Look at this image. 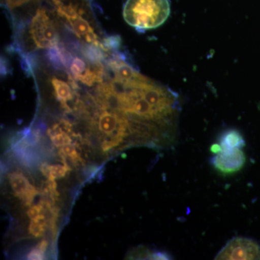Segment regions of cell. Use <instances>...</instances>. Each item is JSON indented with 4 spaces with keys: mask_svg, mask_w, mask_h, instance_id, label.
<instances>
[{
    "mask_svg": "<svg viewBox=\"0 0 260 260\" xmlns=\"http://www.w3.org/2000/svg\"><path fill=\"white\" fill-rule=\"evenodd\" d=\"M121 141L117 139H114V138H111L110 140H107L103 142L102 143V149L104 151H107V150H110L114 147L118 146Z\"/></svg>",
    "mask_w": 260,
    "mask_h": 260,
    "instance_id": "15",
    "label": "cell"
},
{
    "mask_svg": "<svg viewBox=\"0 0 260 260\" xmlns=\"http://www.w3.org/2000/svg\"><path fill=\"white\" fill-rule=\"evenodd\" d=\"M55 5L58 14L66 19L73 28V31L85 42L90 43L96 47H102L98 40L96 34L93 28L80 13L79 8L72 3H66L61 0H53Z\"/></svg>",
    "mask_w": 260,
    "mask_h": 260,
    "instance_id": "3",
    "label": "cell"
},
{
    "mask_svg": "<svg viewBox=\"0 0 260 260\" xmlns=\"http://www.w3.org/2000/svg\"><path fill=\"white\" fill-rule=\"evenodd\" d=\"M8 8L10 9L13 8H18V7L22 6V5L28 3L32 0H5Z\"/></svg>",
    "mask_w": 260,
    "mask_h": 260,
    "instance_id": "18",
    "label": "cell"
},
{
    "mask_svg": "<svg viewBox=\"0 0 260 260\" xmlns=\"http://www.w3.org/2000/svg\"><path fill=\"white\" fill-rule=\"evenodd\" d=\"M215 259H260V246L252 239L244 237L234 238L227 243Z\"/></svg>",
    "mask_w": 260,
    "mask_h": 260,
    "instance_id": "4",
    "label": "cell"
},
{
    "mask_svg": "<svg viewBox=\"0 0 260 260\" xmlns=\"http://www.w3.org/2000/svg\"><path fill=\"white\" fill-rule=\"evenodd\" d=\"M171 13L169 0H126L123 17L126 23L138 30L158 28Z\"/></svg>",
    "mask_w": 260,
    "mask_h": 260,
    "instance_id": "1",
    "label": "cell"
},
{
    "mask_svg": "<svg viewBox=\"0 0 260 260\" xmlns=\"http://www.w3.org/2000/svg\"><path fill=\"white\" fill-rule=\"evenodd\" d=\"M43 206L42 205H34L27 212V215L30 219L37 218L42 214Z\"/></svg>",
    "mask_w": 260,
    "mask_h": 260,
    "instance_id": "17",
    "label": "cell"
},
{
    "mask_svg": "<svg viewBox=\"0 0 260 260\" xmlns=\"http://www.w3.org/2000/svg\"><path fill=\"white\" fill-rule=\"evenodd\" d=\"M53 88L56 99L61 103V107L66 109L67 110H70L68 102H71L73 99V83L69 84L68 82L58 78H54L51 80Z\"/></svg>",
    "mask_w": 260,
    "mask_h": 260,
    "instance_id": "9",
    "label": "cell"
},
{
    "mask_svg": "<svg viewBox=\"0 0 260 260\" xmlns=\"http://www.w3.org/2000/svg\"><path fill=\"white\" fill-rule=\"evenodd\" d=\"M109 67L114 73L113 81L120 85L123 88H132L145 78L133 69L131 65L121 59L110 61Z\"/></svg>",
    "mask_w": 260,
    "mask_h": 260,
    "instance_id": "7",
    "label": "cell"
},
{
    "mask_svg": "<svg viewBox=\"0 0 260 260\" xmlns=\"http://www.w3.org/2000/svg\"><path fill=\"white\" fill-rule=\"evenodd\" d=\"M41 170L48 179L55 180L56 179L64 177L70 169L67 166H61L59 164L50 166L49 164H44L41 167Z\"/></svg>",
    "mask_w": 260,
    "mask_h": 260,
    "instance_id": "11",
    "label": "cell"
},
{
    "mask_svg": "<svg viewBox=\"0 0 260 260\" xmlns=\"http://www.w3.org/2000/svg\"><path fill=\"white\" fill-rule=\"evenodd\" d=\"M98 127L103 134L123 142L127 136L129 124L126 118L118 113L104 111L99 116Z\"/></svg>",
    "mask_w": 260,
    "mask_h": 260,
    "instance_id": "5",
    "label": "cell"
},
{
    "mask_svg": "<svg viewBox=\"0 0 260 260\" xmlns=\"http://www.w3.org/2000/svg\"><path fill=\"white\" fill-rule=\"evenodd\" d=\"M9 181L15 195L25 201L26 205H30L37 196L38 191L30 184L26 177L21 173L13 172L9 175Z\"/></svg>",
    "mask_w": 260,
    "mask_h": 260,
    "instance_id": "8",
    "label": "cell"
},
{
    "mask_svg": "<svg viewBox=\"0 0 260 260\" xmlns=\"http://www.w3.org/2000/svg\"><path fill=\"white\" fill-rule=\"evenodd\" d=\"M61 155H64V156L69 157L73 160H80L81 158H80L79 155L77 153L76 149H75L74 145L73 144H69L64 145L61 147Z\"/></svg>",
    "mask_w": 260,
    "mask_h": 260,
    "instance_id": "14",
    "label": "cell"
},
{
    "mask_svg": "<svg viewBox=\"0 0 260 260\" xmlns=\"http://www.w3.org/2000/svg\"><path fill=\"white\" fill-rule=\"evenodd\" d=\"M220 146L221 150H232L242 149L245 146V141L237 130H229L220 138Z\"/></svg>",
    "mask_w": 260,
    "mask_h": 260,
    "instance_id": "10",
    "label": "cell"
},
{
    "mask_svg": "<svg viewBox=\"0 0 260 260\" xmlns=\"http://www.w3.org/2000/svg\"><path fill=\"white\" fill-rule=\"evenodd\" d=\"M91 67L92 65L87 64L85 59L80 57H75L72 59L70 72L73 76L79 80L80 78L83 77Z\"/></svg>",
    "mask_w": 260,
    "mask_h": 260,
    "instance_id": "12",
    "label": "cell"
},
{
    "mask_svg": "<svg viewBox=\"0 0 260 260\" xmlns=\"http://www.w3.org/2000/svg\"><path fill=\"white\" fill-rule=\"evenodd\" d=\"M246 157L242 149L220 150L212 158L213 167L223 174H233L239 172L244 167Z\"/></svg>",
    "mask_w": 260,
    "mask_h": 260,
    "instance_id": "6",
    "label": "cell"
},
{
    "mask_svg": "<svg viewBox=\"0 0 260 260\" xmlns=\"http://www.w3.org/2000/svg\"><path fill=\"white\" fill-rule=\"evenodd\" d=\"M46 218L43 214L37 218L31 219L29 225V232L34 237L39 238L44 236L46 229Z\"/></svg>",
    "mask_w": 260,
    "mask_h": 260,
    "instance_id": "13",
    "label": "cell"
},
{
    "mask_svg": "<svg viewBox=\"0 0 260 260\" xmlns=\"http://www.w3.org/2000/svg\"><path fill=\"white\" fill-rule=\"evenodd\" d=\"M32 42L38 49H50L57 45L59 34L54 20L47 10L40 8L34 15L30 25Z\"/></svg>",
    "mask_w": 260,
    "mask_h": 260,
    "instance_id": "2",
    "label": "cell"
},
{
    "mask_svg": "<svg viewBox=\"0 0 260 260\" xmlns=\"http://www.w3.org/2000/svg\"><path fill=\"white\" fill-rule=\"evenodd\" d=\"M44 253L45 252L37 246L29 253L27 257H28V259H44Z\"/></svg>",
    "mask_w": 260,
    "mask_h": 260,
    "instance_id": "16",
    "label": "cell"
}]
</instances>
